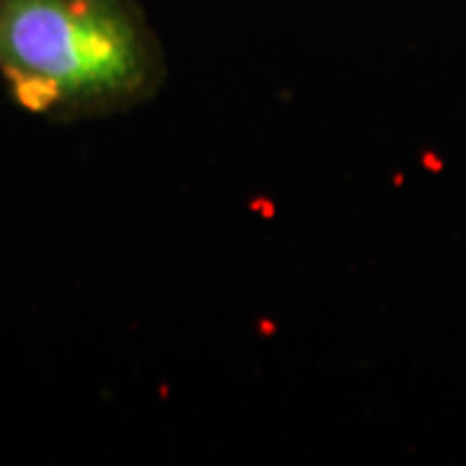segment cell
Returning a JSON list of instances; mask_svg holds the SVG:
<instances>
[{
	"instance_id": "obj_1",
	"label": "cell",
	"mask_w": 466,
	"mask_h": 466,
	"mask_svg": "<svg viewBox=\"0 0 466 466\" xmlns=\"http://www.w3.org/2000/svg\"><path fill=\"white\" fill-rule=\"evenodd\" d=\"M167 76L140 0H0V81L29 115L109 119L156 99Z\"/></svg>"
}]
</instances>
